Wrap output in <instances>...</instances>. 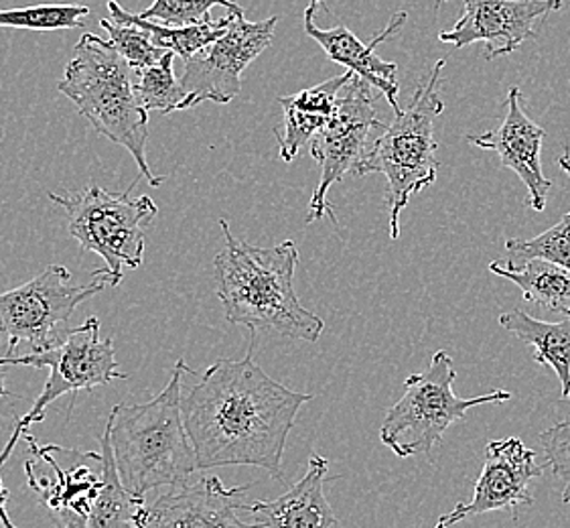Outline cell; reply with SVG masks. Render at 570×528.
<instances>
[{
    "label": "cell",
    "instance_id": "1",
    "mask_svg": "<svg viewBox=\"0 0 570 528\" xmlns=\"http://www.w3.org/2000/svg\"><path fill=\"white\" fill-rule=\"evenodd\" d=\"M222 358L183 397V421L199 471L252 466L285 480L283 456L298 411L313 394L286 389L252 358Z\"/></svg>",
    "mask_w": 570,
    "mask_h": 528
},
{
    "label": "cell",
    "instance_id": "2",
    "mask_svg": "<svg viewBox=\"0 0 570 528\" xmlns=\"http://www.w3.org/2000/svg\"><path fill=\"white\" fill-rule=\"evenodd\" d=\"M226 248L214 258L217 297L232 325H244L252 338L258 332H274L320 342L325 323L305 310L297 291L298 248L293 241L276 246H254L236 238L228 219H219Z\"/></svg>",
    "mask_w": 570,
    "mask_h": 528
},
{
    "label": "cell",
    "instance_id": "3",
    "mask_svg": "<svg viewBox=\"0 0 570 528\" xmlns=\"http://www.w3.org/2000/svg\"><path fill=\"white\" fill-rule=\"evenodd\" d=\"M194 374L179 358L165 389L142 404H116L108 417L120 482L137 498L157 488H177L199 471L183 421V379Z\"/></svg>",
    "mask_w": 570,
    "mask_h": 528
},
{
    "label": "cell",
    "instance_id": "4",
    "mask_svg": "<svg viewBox=\"0 0 570 528\" xmlns=\"http://www.w3.org/2000/svg\"><path fill=\"white\" fill-rule=\"evenodd\" d=\"M130 69L110 41L83 33L59 80L58 90L76 104L80 115L102 137L132 155L140 179H147L150 187H160L165 177L150 172L145 155L149 113L138 102Z\"/></svg>",
    "mask_w": 570,
    "mask_h": 528
},
{
    "label": "cell",
    "instance_id": "5",
    "mask_svg": "<svg viewBox=\"0 0 570 528\" xmlns=\"http://www.w3.org/2000/svg\"><path fill=\"white\" fill-rule=\"evenodd\" d=\"M446 59H439L431 74L419 84L411 104L394 116L392 125L380 133L352 175L380 173L389 179L390 238L399 241L400 214L412 196L436 182V140L434 123L445 110L441 98V74Z\"/></svg>",
    "mask_w": 570,
    "mask_h": 528
},
{
    "label": "cell",
    "instance_id": "6",
    "mask_svg": "<svg viewBox=\"0 0 570 528\" xmlns=\"http://www.w3.org/2000/svg\"><path fill=\"white\" fill-rule=\"evenodd\" d=\"M135 184L122 194H110L100 185L49 199L63 207L68 231L80 242L81 251L98 254L106 268L91 276H104L118 287L125 268H138L147 251V228L159 216V207L149 196L130 197Z\"/></svg>",
    "mask_w": 570,
    "mask_h": 528
},
{
    "label": "cell",
    "instance_id": "7",
    "mask_svg": "<svg viewBox=\"0 0 570 528\" xmlns=\"http://www.w3.org/2000/svg\"><path fill=\"white\" fill-rule=\"evenodd\" d=\"M455 379L453 358L445 350L434 352L424 372L404 380V394L386 414L380 441L402 460L431 453L449 427L465 421L469 409L512 399V392L503 389L475 399H459L453 392Z\"/></svg>",
    "mask_w": 570,
    "mask_h": 528
},
{
    "label": "cell",
    "instance_id": "8",
    "mask_svg": "<svg viewBox=\"0 0 570 528\" xmlns=\"http://www.w3.org/2000/svg\"><path fill=\"white\" fill-rule=\"evenodd\" d=\"M0 366L49 368V379L41 394L33 402L31 411L17 419L11 439L0 451V468L11 458L17 441L24 437L27 429L43 421L51 402L63 394L94 391L115 380H126L128 374L118 370L115 340L100 338V320L88 317L83 325L66 330L58 344L46 352H31L21 356L0 358Z\"/></svg>",
    "mask_w": 570,
    "mask_h": 528
},
{
    "label": "cell",
    "instance_id": "9",
    "mask_svg": "<svg viewBox=\"0 0 570 528\" xmlns=\"http://www.w3.org/2000/svg\"><path fill=\"white\" fill-rule=\"evenodd\" d=\"M71 273L61 264H49L21 287L0 293V340L7 342V356L19 344H31L33 352H46L58 344L73 311L83 301L112 287L108 278L91 276L88 285H71Z\"/></svg>",
    "mask_w": 570,
    "mask_h": 528
},
{
    "label": "cell",
    "instance_id": "10",
    "mask_svg": "<svg viewBox=\"0 0 570 528\" xmlns=\"http://www.w3.org/2000/svg\"><path fill=\"white\" fill-rule=\"evenodd\" d=\"M386 128L380 118V104L374 86L355 76L337 98L330 123L311 140V155L320 163L321 179L308 202L307 224L331 216L327 192L354 172L372 143ZM335 219V218H333Z\"/></svg>",
    "mask_w": 570,
    "mask_h": 528
},
{
    "label": "cell",
    "instance_id": "11",
    "mask_svg": "<svg viewBox=\"0 0 570 528\" xmlns=\"http://www.w3.org/2000/svg\"><path fill=\"white\" fill-rule=\"evenodd\" d=\"M278 17L250 23L234 12L228 31L191 58L183 59L181 84L189 110L202 102L229 104L242 92V74L254 59L273 46Z\"/></svg>",
    "mask_w": 570,
    "mask_h": 528
},
{
    "label": "cell",
    "instance_id": "12",
    "mask_svg": "<svg viewBox=\"0 0 570 528\" xmlns=\"http://www.w3.org/2000/svg\"><path fill=\"white\" fill-rule=\"evenodd\" d=\"M250 486L228 488L217 476H204L194 483H183L155 502H140L135 510L137 528H261L258 522L242 520L246 502L242 496Z\"/></svg>",
    "mask_w": 570,
    "mask_h": 528
},
{
    "label": "cell",
    "instance_id": "13",
    "mask_svg": "<svg viewBox=\"0 0 570 528\" xmlns=\"http://www.w3.org/2000/svg\"><path fill=\"white\" fill-rule=\"evenodd\" d=\"M544 471L537 463V451L525 448L520 437H505L485 446V463L471 502H459L439 518L446 528L469 517H480L495 510H512L518 517L520 506L534 505L530 482Z\"/></svg>",
    "mask_w": 570,
    "mask_h": 528
},
{
    "label": "cell",
    "instance_id": "14",
    "mask_svg": "<svg viewBox=\"0 0 570 528\" xmlns=\"http://www.w3.org/2000/svg\"><path fill=\"white\" fill-rule=\"evenodd\" d=\"M465 11L453 29L441 31L443 43L463 49L485 43V58L513 53L528 39H534V25L550 12L562 9V0H463Z\"/></svg>",
    "mask_w": 570,
    "mask_h": 528
},
{
    "label": "cell",
    "instance_id": "15",
    "mask_svg": "<svg viewBox=\"0 0 570 528\" xmlns=\"http://www.w3.org/2000/svg\"><path fill=\"white\" fill-rule=\"evenodd\" d=\"M24 441L29 446V451L39 460L46 461L49 470L53 471V476H41L29 463H24L27 486L31 488V492L37 495L41 505L58 515L61 527L88 528L91 508L102 490L104 482L102 470L91 471L88 466L81 463L86 458H90L91 451L81 453L71 449L69 466L63 468L56 458L58 446H37L35 437L29 433H24Z\"/></svg>",
    "mask_w": 570,
    "mask_h": 528
},
{
    "label": "cell",
    "instance_id": "16",
    "mask_svg": "<svg viewBox=\"0 0 570 528\" xmlns=\"http://www.w3.org/2000/svg\"><path fill=\"white\" fill-rule=\"evenodd\" d=\"M547 130L525 115L522 106V92L510 88L508 110L503 123L495 130H488L478 137H468L469 145L481 150H493L500 155L505 169H512L528 189V206L534 212L547 209L550 179L542 173V140Z\"/></svg>",
    "mask_w": 570,
    "mask_h": 528
},
{
    "label": "cell",
    "instance_id": "17",
    "mask_svg": "<svg viewBox=\"0 0 570 528\" xmlns=\"http://www.w3.org/2000/svg\"><path fill=\"white\" fill-rule=\"evenodd\" d=\"M315 14L305 12V31L308 37L320 43L321 49L325 51V56L345 66L347 71H354L355 76L370 81L377 92L389 100L390 106L400 113L399 104V66L392 61H384L376 56V47L382 46L384 41H389L390 37L399 35L402 27L406 25V12L400 11L392 17V21L386 25V29L382 33L376 35L370 43H362L347 27L337 25L333 29H320L315 21Z\"/></svg>",
    "mask_w": 570,
    "mask_h": 528
},
{
    "label": "cell",
    "instance_id": "18",
    "mask_svg": "<svg viewBox=\"0 0 570 528\" xmlns=\"http://www.w3.org/2000/svg\"><path fill=\"white\" fill-rule=\"evenodd\" d=\"M330 461L311 453L305 476L285 495L274 500H258L246 506L261 528H333L337 518L325 496Z\"/></svg>",
    "mask_w": 570,
    "mask_h": 528
},
{
    "label": "cell",
    "instance_id": "19",
    "mask_svg": "<svg viewBox=\"0 0 570 528\" xmlns=\"http://www.w3.org/2000/svg\"><path fill=\"white\" fill-rule=\"evenodd\" d=\"M354 78V71H345L313 88L291 96H281L278 104L285 110V125L276 128L274 135L281 147V159L293 163L298 150L320 135L337 108V98L343 88Z\"/></svg>",
    "mask_w": 570,
    "mask_h": 528
},
{
    "label": "cell",
    "instance_id": "20",
    "mask_svg": "<svg viewBox=\"0 0 570 528\" xmlns=\"http://www.w3.org/2000/svg\"><path fill=\"white\" fill-rule=\"evenodd\" d=\"M500 325L524 344L534 348V360L554 370L562 384V399L570 402V317L564 322H540L525 311L510 310L500 315Z\"/></svg>",
    "mask_w": 570,
    "mask_h": 528
},
{
    "label": "cell",
    "instance_id": "21",
    "mask_svg": "<svg viewBox=\"0 0 570 528\" xmlns=\"http://www.w3.org/2000/svg\"><path fill=\"white\" fill-rule=\"evenodd\" d=\"M493 275L512 281L522 291V297L552 313L570 317V273L547 261H528L520 266L491 263Z\"/></svg>",
    "mask_w": 570,
    "mask_h": 528
},
{
    "label": "cell",
    "instance_id": "22",
    "mask_svg": "<svg viewBox=\"0 0 570 528\" xmlns=\"http://www.w3.org/2000/svg\"><path fill=\"white\" fill-rule=\"evenodd\" d=\"M108 4L115 7L118 14H122L130 23L145 29L155 46L165 49V51H173L175 56H179L181 59L191 58L197 51H202L204 47L219 39L222 35L228 31L232 17H234V12H228L224 19H217V21L206 19V21H199V23L175 27V25L155 23L149 19H142L140 14H130L116 0H108Z\"/></svg>",
    "mask_w": 570,
    "mask_h": 528
},
{
    "label": "cell",
    "instance_id": "23",
    "mask_svg": "<svg viewBox=\"0 0 570 528\" xmlns=\"http://www.w3.org/2000/svg\"><path fill=\"white\" fill-rule=\"evenodd\" d=\"M102 490L91 508L88 528H137L135 510L140 502H145V498L130 495L120 482L108 426L102 437Z\"/></svg>",
    "mask_w": 570,
    "mask_h": 528
},
{
    "label": "cell",
    "instance_id": "24",
    "mask_svg": "<svg viewBox=\"0 0 570 528\" xmlns=\"http://www.w3.org/2000/svg\"><path fill=\"white\" fill-rule=\"evenodd\" d=\"M173 61H175V53L167 51L159 63L138 71L135 92H137L138 102L147 113L160 110L163 115H173L181 110L187 94L181 80L175 78Z\"/></svg>",
    "mask_w": 570,
    "mask_h": 528
},
{
    "label": "cell",
    "instance_id": "25",
    "mask_svg": "<svg viewBox=\"0 0 570 528\" xmlns=\"http://www.w3.org/2000/svg\"><path fill=\"white\" fill-rule=\"evenodd\" d=\"M547 261L570 273V212L537 238H510L505 242L508 266H520L528 261Z\"/></svg>",
    "mask_w": 570,
    "mask_h": 528
},
{
    "label": "cell",
    "instance_id": "26",
    "mask_svg": "<svg viewBox=\"0 0 570 528\" xmlns=\"http://www.w3.org/2000/svg\"><path fill=\"white\" fill-rule=\"evenodd\" d=\"M108 11H110V19H102L100 27L110 35V43L115 46L116 51L125 58L130 68L142 71L165 58L167 51L155 46L145 29L130 23L110 4H108Z\"/></svg>",
    "mask_w": 570,
    "mask_h": 528
},
{
    "label": "cell",
    "instance_id": "27",
    "mask_svg": "<svg viewBox=\"0 0 570 528\" xmlns=\"http://www.w3.org/2000/svg\"><path fill=\"white\" fill-rule=\"evenodd\" d=\"M90 9L83 4H37L0 11V27L31 31H68L81 29Z\"/></svg>",
    "mask_w": 570,
    "mask_h": 528
},
{
    "label": "cell",
    "instance_id": "28",
    "mask_svg": "<svg viewBox=\"0 0 570 528\" xmlns=\"http://www.w3.org/2000/svg\"><path fill=\"white\" fill-rule=\"evenodd\" d=\"M214 7H224L228 12L244 14V9L234 0H155L149 9L140 12V17L155 23L181 27L206 21L207 12Z\"/></svg>",
    "mask_w": 570,
    "mask_h": 528
},
{
    "label": "cell",
    "instance_id": "29",
    "mask_svg": "<svg viewBox=\"0 0 570 528\" xmlns=\"http://www.w3.org/2000/svg\"><path fill=\"white\" fill-rule=\"evenodd\" d=\"M544 466L562 482V505L570 502V419L540 433Z\"/></svg>",
    "mask_w": 570,
    "mask_h": 528
},
{
    "label": "cell",
    "instance_id": "30",
    "mask_svg": "<svg viewBox=\"0 0 570 528\" xmlns=\"http://www.w3.org/2000/svg\"><path fill=\"white\" fill-rule=\"evenodd\" d=\"M7 502H9V490L4 488L2 476H0V522L4 528H17V525L9 517V512H7Z\"/></svg>",
    "mask_w": 570,
    "mask_h": 528
},
{
    "label": "cell",
    "instance_id": "31",
    "mask_svg": "<svg viewBox=\"0 0 570 528\" xmlns=\"http://www.w3.org/2000/svg\"><path fill=\"white\" fill-rule=\"evenodd\" d=\"M559 165H560V169H562V172L567 173V175H569V179H570V149H569V147H567V149H564V153H562V155H560Z\"/></svg>",
    "mask_w": 570,
    "mask_h": 528
},
{
    "label": "cell",
    "instance_id": "32",
    "mask_svg": "<svg viewBox=\"0 0 570 528\" xmlns=\"http://www.w3.org/2000/svg\"><path fill=\"white\" fill-rule=\"evenodd\" d=\"M4 366H0V401L4 399V397H12L11 391H7V377H4Z\"/></svg>",
    "mask_w": 570,
    "mask_h": 528
},
{
    "label": "cell",
    "instance_id": "33",
    "mask_svg": "<svg viewBox=\"0 0 570 528\" xmlns=\"http://www.w3.org/2000/svg\"><path fill=\"white\" fill-rule=\"evenodd\" d=\"M320 4H323V9H325V11H330V7L325 4V0H308L307 11L305 12H308V14H315Z\"/></svg>",
    "mask_w": 570,
    "mask_h": 528
},
{
    "label": "cell",
    "instance_id": "34",
    "mask_svg": "<svg viewBox=\"0 0 570 528\" xmlns=\"http://www.w3.org/2000/svg\"><path fill=\"white\" fill-rule=\"evenodd\" d=\"M434 528H446L445 525H443V522H441V520H439V522H436V527Z\"/></svg>",
    "mask_w": 570,
    "mask_h": 528
},
{
    "label": "cell",
    "instance_id": "35",
    "mask_svg": "<svg viewBox=\"0 0 570 528\" xmlns=\"http://www.w3.org/2000/svg\"><path fill=\"white\" fill-rule=\"evenodd\" d=\"M59 528H69V527H59Z\"/></svg>",
    "mask_w": 570,
    "mask_h": 528
}]
</instances>
